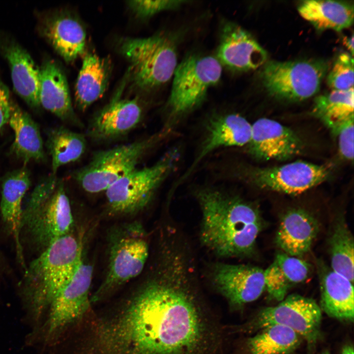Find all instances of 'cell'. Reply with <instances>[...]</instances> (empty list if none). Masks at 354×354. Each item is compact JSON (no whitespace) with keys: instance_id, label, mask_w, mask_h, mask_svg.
<instances>
[{"instance_id":"8fae6325","label":"cell","mask_w":354,"mask_h":354,"mask_svg":"<svg viewBox=\"0 0 354 354\" xmlns=\"http://www.w3.org/2000/svg\"><path fill=\"white\" fill-rule=\"evenodd\" d=\"M92 273V266L83 261L72 278L58 293L35 332L40 342H48L55 334L86 312L90 303L89 293Z\"/></svg>"},{"instance_id":"7402d4cb","label":"cell","mask_w":354,"mask_h":354,"mask_svg":"<svg viewBox=\"0 0 354 354\" xmlns=\"http://www.w3.org/2000/svg\"><path fill=\"white\" fill-rule=\"evenodd\" d=\"M319 232L317 220L301 208L287 211L282 217L275 242L283 252L298 257L308 252Z\"/></svg>"},{"instance_id":"5b68a950","label":"cell","mask_w":354,"mask_h":354,"mask_svg":"<svg viewBox=\"0 0 354 354\" xmlns=\"http://www.w3.org/2000/svg\"><path fill=\"white\" fill-rule=\"evenodd\" d=\"M118 49L130 63L129 72L134 84L143 90L166 84L173 78L178 63L177 42L166 33L122 38Z\"/></svg>"},{"instance_id":"f35d334b","label":"cell","mask_w":354,"mask_h":354,"mask_svg":"<svg viewBox=\"0 0 354 354\" xmlns=\"http://www.w3.org/2000/svg\"><path fill=\"white\" fill-rule=\"evenodd\" d=\"M323 354H330L327 351H325Z\"/></svg>"},{"instance_id":"ac0fdd59","label":"cell","mask_w":354,"mask_h":354,"mask_svg":"<svg viewBox=\"0 0 354 354\" xmlns=\"http://www.w3.org/2000/svg\"><path fill=\"white\" fill-rule=\"evenodd\" d=\"M216 58L221 64L233 71L255 70L266 62V51L239 26L227 22L222 27Z\"/></svg>"},{"instance_id":"5bb4252c","label":"cell","mask_w":354,"mask_h":354,"mask_svg":"<svg viewBox=\"0 0 354 354\" xmlns=\"http://www.w3.org/2000/svg\"><path fill=\"white\" fill-rule=\"evenodd\" d=\"M74 220L64 184L58 182L47 201L22 222L32 241L43 251L71 233Z\"/></svg>"},{"instance_id":"83f0119b","label":"cell","mask_w":354,"mask_h":354,"mask_svg":"<svg viewBox=\"0 0 354 354\" xmlns=\"http://www.w3.org/2000/svg\"><path fill=\"white\" fill-rule=\"evenodd\" d=\"M8 123L15 135L13 151L24 161L25 165L31 160H44L43 142L37 125L13 101Z\"/></svg>"},{"instance_id":"7a4b0ae2","label":"cell","mask_w":354,"mask_h":354,"mask_svg":"<svg viewBox=\"0 0 354 354\" xmlns=\"http://www.w3.org/2000/svg\"><path fill=\"white\" fill-rule=\"evenodd\" d=\"M194 196L202 213V244L219 257L251 255L263 224L256 206L219 186H201Z\"/></svg>"},{"instance_id":"74e56055","label":"cell","mask_w":354,"mask_h":354,"mask_svg":"<svg viewBox=\"0 0 354 354\" xmlns=\"http://www.w3.org/2000/svg\"><path fill=\"white\" fill-rule=\"evenodd\" d=\"M342 354H354L353 347L352 346L345 347L343 349Z\"/></svg>"},{"instance_id":"4316f807","label":"cell","mask_w":354,"mask_h":354,"mask_svg":"<svg viewBox=\"0 0 354 354\" xmlns=\"http://www.w3.org/2000/svg\"><path fill=\"white\" fill-rule=\"evenodd\" d=\"M299 15L318 30L340 31L354 22V4L332 0H305L297 6Z\"/></svg>"},{"instance_id":"d6986e66","label":"cell","mask_w":354,"mask_h":354,"mask_svg":"<svg viewBox=\"0 0 354 354\" xmlns=\"http://www.w3.org/2000/svg\"><path fill=\"white\" fill-rule=\"evenodd\" d=\"M39 71L40 105L62 120L83 127L73 109L68 83L61 68L54 60L47 59L42 63Z\"/></svg>"},{"instance_id":"f546056e","label":"cell","mask_w":354,"mask_h":354,"mask_svg":"<svg viewBox=\"0 0 354 354\" xmlns=\"http://www.w3.org/2000/svg\"><path fill=\"white\" fill-rule=\"evenodd\" d=\"M354 237L343 216L334 221L328 238L331 268L354 283Z\"/></svg>"},{"instance_id":"4fadbf2b","label":"cell","mask_w":354,"mask_h":354,"mask_svg":"<svg viewBox=\"0 0 354 354\" xmlns=\"http://www.w3.org/2000/svg\"><path fill=\"white\" fill-rule=\"evenodd\" d=\"M321 307L312 299L299 295L285 297L276 306L261 310L250 323L252 329H261L278 324L288 327L303 336L310 344L320 335Z\"/></svg>"},{"instance_id":"484cf974","label":"cell","mask_w":354,"mask_h":354,"mask_svg":"<svg viewBox=\"0 0 354 354\" xmlns=\"http://www.w3.org/2000/svg\"><path fill=\"white\" fill-rule=\"evenodd\" d=\"M310 272V266L306 261L279 253L264 270L266 289L271 298L281 301L289 289L304 281Z\"/></svg>"},{"instance_id":"30bf717a","label":"cell","mask_w":354,"mask_h":354,"mask_svg":"<svg viewBox=\"0 0 354 354\" xmlns=\"http://www.w3.org/2000/svg\"><path fill=\"white\" fill-rule=\"evenodd\" d=\"M149 254L145 232L138 223L119 229L112 240L106 277L92 300H98L143 271Z\"/></svg>"},{"instance_id":"8992f818","label":"cell","mask_w":354,"mask_h":354,"mask_svg":"<svg viewBox=\"0 0 354 354\" xmlns=\"http://www.w3.org/2000/svg\"><path fill=\"white\" fill-rule=\"evenodd\" d=\"M171 134L162 128L156 133L132 143L96 151L86 165L75 172L73 177L87 192L105 191L137 168L146 154Z\"/></svg>"},{"instance_id":"9c48e42d","label":"cell","mask_w":354,"mask_h":354,"mask_svg":"<svg viewBox=\"0 0 354 354\" xmlns=\"http://www.w3.org/2000/svg\"><path fill=\"white\" fill-rule=\"evenodd\" d=\"M327 69V63L323 60H270L264 64L261 77L272 96L300 101L318 93Z\"/></svg>"},{"instance_id":"8d00e7d4","label":"cell","mask_w":354,"mask_h":354,"mask_svg":"<svg viewBox=\"0 0 354 354\" xmlns=\"http://www.w3.org/2000/svg\"><path fill=\"white\" fill-rule=\"evenodd\" d=\"M343 44L350 52V54L353 56L354 55V35L350 37H345L343 39Z\"/></svg>"},{"instance_id":"1f68e13d","label":"cell","mask_w":354,"mask_h":354,"mask_svg":"<svg viewBox=\"0 0 354 354\" xmlns=\"http://www.w3.org/2000/svg\"><path fill=\"white\" fill-rule=\"evenodd\" d=\"M312 114L324 123L354 116V88L347 90H332L317 96Z\"/></svg>"},{"instance_id":"52a82bcc","label":"cell","mask_w":354,"mask_h":354,"mask_svg":"<svg viewBox=\"0 0 354 354\" xmlns=\"http://www.w3.org/2000/svg\"><path fill=\"white\" fill-rule=\"evenodd\" d=\"M181 150L179 147L172 148L153 165L136 168L109 187L105 192L110 210L129 214L145 208L160 186L177 169Z\"/></svg>"},{"instance_id":"2e32d148","label":"cell","mask_w":354,"mask_h":354,"mask_svg":"<svg viewBox=\"0 0 354 354\" xmlns=\"http://www.w3.org/2000/svg\"><path fill=\"white\" fill-rule=\"evenodd\" d=\"M210 271L212 284L234 307L257 299L266 290L264 270L259 267L219 263Z\"/></svg>"},{"instance_id":"44dd1931","label":"cell","mask_w":354,"mask_h":354,"mask_svg":"<svg viewBox=\"0 0 354 354\" xmlns=\"http://www.w3.org/2000/svg\"><path fill=\"white\" fill-rule=\"evenodd\" d=\"M2 55L10 66L14 88L30 107L40 106V71L28 52L12 40L0 44Z\"/></svg>"},{"instance_id":"ffe728a7","label":"cell","mask_w":354,"mask_h":354,"mask_svg":"<svg viewBox=\"0 0 354 354\" xmlns=\"http://www.w3.org/2000/svg\"><path fill=\"white\" fill-rule=\"evenodd\" d=\"M40 31L65 61H73L84 54L86 34L74 17L63 12L48 15L42 19Z\"/></svg>"},{"instance_id":"cb8c5ba5","label":"cell","mask_w":354,"mask_h":354,"mask_svg":"<svg viewBox=\"0 0 354 354\" xmlns=\"http://www.w3.org/2000/svg\"><path fill=\"white\" fill-rule=\"evenodd\" d=\"M318 267L321 309L332 318L353 322L354 283L324 263L319 264Z\"/></svg>"},{"instance_id":"f1b7e54d","label":"cell","mask_w":354,"mask_h":354,"mask_svg":"<svg viewBox=\"0 0 354 354\" xmlns=\"http://www.w3.org/2000/svg\"><path fill=\"white\" fill-rule=\"evenodd\" d=\"M47 143L52 157L53 175L62 166L81 158L87 148L84 135L62 126L50 130Z\"/></svg>"},{"instance_id":"277c9868","label":"cell","mask_w":354,"mask_h":354,"mask_svg":"<svg viewBox=\"0 0 354 354\" xmlns=\"http://www.w3.org/2000/svg\"><path fill=\"white\" fill-rule=\"evenodd\" d=\"M222 74V65L210 56L192 54L178 63L162 128L173 132L181 120L204 102L208 90L220 81Z\"/></svg>"},{"instance_id":"d590c367","label":"cell","mask_w":354,"mask_h":354,"mask_svg":"<svg viewBox=\"0 0 354 354\" xmlns=\"http://www.w3.org/2000/svg\"><path fill=\"white\" fill-rule=\"evenodd\" d=\"M12 101L8 88L0 82V131L8 123Z\"/></svg>"},{"instance_id":"e575fe53","label":"cell","mask_w":354,"mask_h":354,"mask_svg":"<svg viewBox=\"0 0 354 354\" xmlns=\"http://www.w3.org/2000/svg\"><path fill=\"white\" fill-rule=\"evenodd\" d=\"M186 2L178 0H137L128 1V5L138 17L146 18L162 11L178 8Z\"/></svg>"},{"instance_id":"4dcf8cb0","label":"cell","mask_w":354,"mask_h":354,"mask_svg":"<svg viewBox=\"0 0 354 354\" xmlns=\"http://www.w3.org/2000/svg\"><path fill=\"white\" fill-rule=\"evenodd\" d=\"M299 336L291 328L278 324L269 325L247 342L250 354H288L299 344Z\"/></svg>"},{"instance_id":"d6a6232c","label":"cell","mask_w":354,"mask_h":354,"mask_svg":"<svg viewBox=\"0 0 354 354\" xmlns=\"http://www.w3.org/2000/svg\"><path fill=\"white\" fill-rule=\"evenodd\" d=\"M327 84L333 90L354 88V59L350 53L340 54L328 73Z\"/></svg>"},{"instance_id":"836d02e7","label":"cell","mask_w":354,"mask_h":354,"mask_svg":"<svg viewBox=\"0 0 354 354\" xmlns=\"http://www.w3.org/2000/svg\"><path fill=\"white\" fill-rule=\"evenodd\" d=\"M338 139L341 156L349 161L354 159V116L344 119L324 123Z\"/></svg>"},{"instance_id":"603a6c76","label":"cell","mask_w":354,"mask_h":354,"mask_svg":"<svg viewBox=\"0 0 354 354\" xmlns=\"http://www.w3.org/2000/svg\"><path fill=\"white\" fill-rule=\"evenodd\" d=\"M30 185V175L25 167L8 174L1 185L0 211L2 220L13 236L20 262L23 263L22 231V201Z\"/></svg>"},{"instance_id":"6da1fadb","label":"cell","mask_w":354,"mask_h":354,"mask_svg":"<svg viewBox=\"0 0 354 354\" xmlns=\"http://www.w3.org/2000/svg\"><path fill=\"white\" fill-rule=\"evenodd\" d=\"M185 248L173 240L164 244L157 275L98 331L100 354H216L218 330Z\"/></svg>"},{"instance_id":"d4e9b609","label":"cell","mask_w":354,"mask_h":354,"mask_svg":"<svg viewBox=\"0 0 354 354\" xmlns=\"http://www.w3.org/2000/svg\"><path fill=\"white\" fill-rule=\"evenodd\" d=\"M110 58L86 54L75 86V103L81 111L101 98L108 87L112 72Z\"/></svg>"},{"instance_id":"9a60e30c","label":"cell","mask_w":354,"mask_h":354,"mask_svg":"<svg viewBox=\"0 0 354 354\" xmlns=\"http://www.w3.org/2000/svg\"><path fill=\"white\" fill-rule=\"evenodd\" d=\"M123 81L110 101L89 123L87 136L95 142H106L121 137L135 129L143 118V108L137 98L121 97Z\"/></svg>"},{"instance_id":"7c38bea8","label":"cell","mask_w":354,"mask_h":354,"mask_svg":"<svg viewBox=\"0 0 354 354\" xmlns=\"http://www.w3.org/2000/svg\"><path fill=\"white\" fill-rule=\"evenodd\" d=\"M204 122L201 138L192 162L174 184L172 191L186 181L199 164L213 152L223 148L245 146L250 140L252 124L236 112L214 113Z\"/></svg>"},{"instance_id":"e0dca14e","label":"cell","mask_w":354,"mask_h":354,"mask_svg":"<svg viewBox=\"0 0 354 354\" xmlns=\"http://www.w3.org/2000/svg\"><path fill=\"white\" fill-rule=\"evenodd\" d=\"M247 153L261 160H285L302 153L304 144L291 129L267 118L258 119L252 124Z\"/></svg>"},{"instance_id":"3957f363","label":"cell","mask_w":354,"mask_h":354,"mask_svg":"<svg viewBox=\"0 0 354 354\" xmlns=\"http://www.w3.org/2000/svg\"><path fill=\"white\" fill-rule=\"evenodd\" d=\"M83 261L82 238L70 233L53 242L30 264L23 288L35 321H40Z\"/></svg>"},{"instance_id":"ba28073f","label":"cell","mask_w":354,"mask_h":354,"mask_svg":"<svg viewBox=\"0 0 354 354\" xmlns=\"http://www.w3.org/2000/svg\"><path fill=\"white\" fill-rule=\"evenodd\" d=\"M229 173L231 177L260 189L296 195L327 180L331 167L303 161L266 168L238 164Z\"/></svg>"}]
</instances>
